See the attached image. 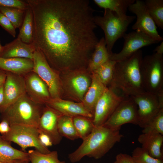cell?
<instances>
[{"label": "cell", "mask_w": 163, "mask_h": 163, "mask_svg": "<svg viewBox=\"0 0 163 163\" xmlns=\"http://www.w3.org/2000/svg\"><path fill=\"white\" fill-rule=\"evenodd\" d=\"M33 13L32 44L61 72L87 69L99 40L87 0H27Z\"/></svg>", "instance_id": "obj_1"}, {"label": "cell", "mask_w": 163, "mask_h": 163, "mask_svg": "<svg viewBox=\"0 0 163 163\" xmlns=\"http://www.w3.org/2000/svg\"><path fill=\"white\" fill-rule=\"evenodd\" d=\"M143 58L142 52L140 50L128 58L116 62L113 80L108 88L126 96L145 92L140 71Z\"/></svg>", "instance_id": "obj_2"}, {"label": "cell", "mask_w": 163, "mask_h": 163, "mask_svg": "<svg viewBox=\"0 0 163 163\" xmlns=\"http://www.w3.org/2000/svg\"><path fill=\"white\" fill-rule=\"evenodd\" d=\"M123 136L119 130L112 129L104 126H95L81 145L69 154V159L72 163H75L85 156L99 159L119 142Z\"/></svg>", "instance_id": "obj_3"}, {"label": "cell", "mask_w": 163, "mask_h": 163, "mask_svg": "<svg viewBox=\"0 0 163 163\" xmlns=\"http://www.w3.org/2000/svg\"><path fill=\"white\" fill-rule=\"evenodd\" d=\"M40 105L34 102L26 94L3 112V120H6L10 126L19 125L37 127L43 112Z\"/></svg>", "instance_id": "obj_4"}, {"label": "cell", "mask_w": 163, "mask_h": 163, "mask_svg": "<svg viewBox=\"0 0 163 163\" xmlns=\"http://www.w3.org/2000/svg\"><path fill=\"white\" fill-rule=\"evenodd\" d=\"M140 71L145 91L163 96V55L155 53L143 57Z\"/></svg>", "instance_id": "obj_5"}, {"label": "cell", "mask_w": 163, "mask_h": 163, "mask_svg": "<svg viewBox=\"0 0 163 163\" xmlns=\"http://www.w3.org/2000/svg\"><path fill=\"white\" fill-rule=\"evenodd\" d=\"M136 17L131 16L127 20L120 19L114 12L104 9L103 16H94V20L96 26L103 30L107 50L110 55L116 42L122 37L126 33L128 27L134 20Z\"/></svg>", "instance_id": "obj_6"}, {"label": "cell", "mask_w": 163, "mask_h": 163, "mask_svg": "<svg viewBox=\"0 0 163 163\" xmlns=\"http://www.w3.org/2000/svg\"><path fill=\"white\" fill-rule=\"evenodd\" d=\"M89 72L86 69L61 72L62 93L77 102H82L91 83V74L89 75Z\"/></svg>", "instance_id": "obj_7"}, {"label": "cell", "mask_w": 163, "mask_h": 163, "mask_svg": "<svg viewBox=\"0 0 163 163\" xmlns=\"http://www.w3.org/2000/svg\"><path fill=\"white\" fill-rule=\"evenodd\" d=\"M10 131L3 135L2 137L6 140L14 142L21 148L22 151L26 152L28 147H34L35 149L44 154L51 151L44 146L39 138V131L37 127L23 125L10 126Z\"/></svg>", "instance_id": "obj_8"}, {"label": "cell", "mask_w": 163, "mask_h": 163, "mask_svg": "<svg viewBox=\"0 0 163 163\" xmlns=\"http://www.w3.org/2000/svg\"><path fill=\"white\" fill-rule=\"evenodd\" d=\"M32 71L36 73L46 84L51 98H61L62 94L60 76L52 68L43 54L36 49L33 55Z\"/></svg>", "instance_id": "obj_9"}, {"label": "cell", "mask_w": 163, "mask_h": 163, "mask_svg": "<svg viewBox=\"0 0 163 163\" xmlns=\"http://www.w3.org/2000/svg\"><path fill=\"white\" fill-rule=\"evenodd\" d=\"M131 97L138 107L137 125L142 128L163 108V97L147 92Z\"/></svg>", "instance_id": "obj_10"}, {"label": "cell", "mask_w": 163, "mask_h": 163, "mask_svg": "<svg viewBox=\"0 0 163 163\" xmlns=\"http://www.w3.org/2000/svg\"><path fill=\"white\" fill-rule=\"evenodd\" d=\"M137 105L133 98L126 96L103 126L120 130L121 126L126 123L137 125Z\"/></svg>", "instance_id": "obj_11"}, {"label": "cell", "mask_w": 163, "mask_h": 163, "mask_svg": "<svg viewBox=\"0 0 163 163\" xmlns=\"http://www.w3.org/2000/svg\"><path fill=\"white\" fill-rule=\"evenodd\" d=\"M107 88L98 101L95 108L93 122L95 126H103L120 102L126 96Z\"/></svg>", "instance_id": "obj_12"}, {"label": "cell", "mask_w": 163, "mask_h": 163, "mask_svg": "<svg viewBox=\"0 0 163 163\" xmlns=\"http://www.w3.org/2000/svg\"><path fill=\"white\" fill-rule=\"evenodd\" d=\"M128 9L137 17L136 22L132 26L133 29L143 33L159 42L163 40V38L158 34L156 25L149 14L144 1L136 0Z\"/></svg>", "instance_id": "obj_13"}, {"label": "cell", "mask_w": 163, "mask_h": 163, "mask_svg": "<svg viewBox=\"0 0 163 163\" xmlns=\"http://www.w3.org/2000/svg\"><path fill=\"white\" fill-rule=\"evenodd\" d=\"M124 43L121 50L119 53H113L110 59L117 62L130 56L143 47L159 42L145 34L137 31L125 33L123 37Z\"/></svg>", "instance_id": "obj_14"}, {"label": "cell", "mask_w": 163, "mask_h": 163, "mask_svg": "<svg viewBox=\"0 0 163 163\" xmlns=\"http://www.w3.org/2000/svg\"><path fill=\"white\" fill-rule=\"evenodd\" d=\"M4 85V98L0 106L3 112L11 105L26 94L25 79L21 75L7 72Z\"/></svg>", "instance_id": "obj_15"}, {"label": "cell", "mask_w": 163, "mask_h": 163, "mask_svg": "<svg viewBox=\"0 0 163 163\" xmlns=\"http://www.w3.org/2000/svg\"><path fill=\"white\" fill-rule=\"evenodd\" d=\"M58 112L46 105L43 110L37 128L39 131L48 135L50 138L53 144H59L62 137L58 129V121L61 115Z\"/></svg>", "instance_id": "obj_16"}, {"label": "cell", "mask_w": 163, "mask_h": 163, "mask_svg": "<svg viewBox=\"0 0 163 163\" xmlns=\"http://www.w3.org/2000/svg\"><path fill=\"white\" fill-rule=\"evenodd\" d=\"M45 104L62 115L72 117L82 116L93 119V115L85 108L82 102H75L61 98H50Z\"/></svg>", "instance_id": "obj_17"}, {"label": "cell", "mask_w": 163, "mask_h": 163, "mask_svg": "<svg viewBox=\"0 0 163 163\" xmlns=\"http://www.w3.org/2000/svg\"><path fill=\"white\" fill-rule=\"evenodd\" d=\"M29 73L25 79L26 92L35 103L45 104L50 98L48 87L44 82L35 73Z\"/></svg>", "instance_id": "obj_18"}, {"label": "cell", "mask_w": 163, "mask_h": 163, "mask_svg": "<svg viewBox=\"0 0 163 163\" xmlns=\"http://www.w3.org/2000/svg\"><path fill=\"white\" fill-rule=\"evenodd\" d=\"M36 50L32 43H25L17 37L3 46L0 52V57L22 58L33 59Z\"/></svg>", "instance_id": "obj_19"}, {"label": "cell", "mask_w": 163, "mask_h": 163, "mask_svg": "<svg viewBox=\"0 0 163 163\" xmlns=\"http://www.w3.org/2000/svg\"><path fill=\"white\" fill-rule=\"evenodd\" d=\"M91 73V84L82 103L93 116L96 105L107 88L101 82L95 74L93 72Z\"/></svg>", "instance_id": "obj_20"}, {"label": "cell", "mask_w": 163, "mask_h": 163, "mask_svg": "<svg viewBox=\"0 0 163 163\" xmlns=\"http://www.w3.org/2000/svg\"><path fill=\"white\" fill-rule=\"evenodd\" d=\"M33 59L22 58H5L0 57V69L5 71L21 75L32 71Z\"/></svg>", "instance_id": "obj_21"}, {"label": "cell", "mask_w": 163, "mask_h": 163, "mask_svg": "<svg viewBox=\"0 0 163 163\" xmlns=\"http://www.w3.org/2000/svg\"><path fill=\"white\" fill-rule=\"evenodd\" d=\"M141 144L142 148L152 157L158 159H163L161 148L163 142V136L159 133H142L138 139Z\"/></svg>", "instance_id": "obj_22"}, {"label": "cell", "mask_w": 163, "mask_h": 163, "mask_svg": "<svg viewBox=\"0 0 163 163\" xmlns=\"http://www.w3.org/2000/svg\"><path fill=\"white\" fill-rule=\"evenodd\" d=\"M136 0H94L99 7L114 12L121 19L127 20L131 17L126 15L129 6Z\"/></svg>", "instance_id": "obj_23"}, {"label": "cell", "mask_w": 163, "mask_h": 163, "mask_svg": "<svg viewBox=\"0 0 163 163\" xmlns=\"http://www.w3.org/2000/svg\"><path fill=\"white\" fill-rule=\"evenodd\" d=\"M20 160L30 161L28 152L14 148L10 142L0 135V161L8 162Z\"/></svg>", "instance_id": "obj_24"}, {"label": "cell", "mask_w": 163, "mask_h": 163, "mask_svg": "<svg viewBox=\"0 0 163 163\" xmlns=\"http://www.w3.org/2000/svg\"><path fill=\"white\" fill-rule=\"evenodd\" d=\"M110 55L104 37L99 40L90 58L87 67L91 72L110 59Z\"/></svg>", "instance_id": "obj_25"}, {"label": "cell", "mask_w": 163, "mask_h": 163, "mask_svg": "<svg viewBox=\"0 0 163 163\" xmlns=\"http://www.w3.org/2000/svg\"><path fill=\"white\" fill-rule=\"evenodd\" d=\"M34 20L32 11L30 8L26 10L22 24L18 36L23 42L28 44L33 41Z\"/></svg>", "instance_id": "obj_26"}, {"label": "cell", "mask_w": 163, "mask_h": 163, "mask_svg": "<svg viewBox=\"0 0 163 163\" xmlns=\"http://www.w3.org/2000/svg\"><path fill=\"white\" fill-rule=\"evenodd\" d=\"M59 132L62 137L71 140H74L79 138L74 126L73 117L61 115L58 121Z\"/></svg>", "instance_id": "obj_27"}, {"label": "cell", "mask_w": 163, "mask_h": 163, "mask_svg": "<svg viewBox=\"0 0 163 163\" xmlns=\"http://www.w3.org/2000/svg\"><path fill=\"white\" fill-rule=\"evenodd\" d=\"M150 16L156 25L163 29V0H146L144 1Z\"/></svg>", "instance_id": "obj_28"}, {"label": "cell", "mask_w": 163, "mask_h": 163, "mask_svg": "<svg viewBox=\"0 0 163 163\" xmlns=\"http://www.w3.org/2000/svg\"><path fill=\"white\" fill-rule=\"evenodd\" d=\"M73 121L79 138L83 140L90 134L95 126L92 119L85 116L73 117Z\"/></svg>", "instance_id": "obj_29"}, {"label": "cell", "mask_w": 163, "mask_h": 163, "mask_svg": "<svg viewBox=\"0 0 163 163\" xmlns=\"http://www.w3.org/2000/svg\"><path fill=\"white\" fill-rule=\"evenodd\" d=\"M116 62L110 59L92 72L96 74L101 82L107 88L110 86L113 80Z\"/></svg>", "instance_id": "obj_30"}, {"label": "cell", "mask_w": 163, "mask_h": 163, "mask_svg": "<svg viewBox=\"0 0 163 163\" xmlns=\"http://www.w3.org/2000/svg\"><path fill=\"white\" fill-rule=\"evenodd\" d=\"M28 153L31 163H66L65 161L59 160L56 151L44 154L36 149L31 150Z\"/></svg>", "instance_id": "obj_31"}, {"label": "cell", "mask_w": 163, "mask_h": 163, "mask_svg": "<svg viewBox=\"0 0 163 163\" xmlns=\"http://www.w3.org/2000/svg\"><path fill=\"white\" fill-rule=\"evenodd\" d=\"M26 11L16 8L0 7V12L10 20L16 29L21 27Z\"/></svg>", "instance_id": "obj_32"}, {"label": "cell", "mask_w": 163, "mask_h": 163, "mask_svg": "<svg viewBox=\"0 0 163 163\" xmlns=\"http://www.w3.org/2000/svg\"><path fill=\"white\" fill-rule=\"evenodd\" d=\"M142 133H153L163 135V108L151 121L143 128Z\"/></svg>", "instance_id": "obj_33"}, {"label": "cell", "mask_w": 163, "mask_h": 163, "mask_svg": "<svg viewBox=\"0 0 163 163\" xmlns=\"http://www.w3.org/2000/svg\"><path fill=\"white\" fill-rule=\"evenodd\" d=\"M131 156L135 163H163L162 160L152 157L141 147L136 148Z\"/></svg>", "instance_id": "obj_34"}, {"label": "cell", "mask_w": 163, "mask_h": 163, "mask_svg": "<svg viewBox=\"0 0 163 163\" xmlns=\"http://www.w3.org/2000/svg\"><path fill=\"white\" fill-rule=\"evenodd\" d=\"M0 7L16 8L26 10L30 6L26 0H0Z\"/></svg>", "instance_id": "obj_35"}, {"label": "cell", "mask_w": 163, "mask_h": 163, "mask_svg": "<svg viewBox=\"0 0 163 163\" xmlns=\"http://www.w3.org/2000/svg\"><path fill=\"white\" fill-rule=\"evenodd\" d=\"M0 26L13 37H15L16 29L10 20L4 14L0 12Z\"/></svg>", "instance_id": "obj_36"}, {"label": "cell", "mask_w": 163, "mask_h": 163, "mask_svg": "<svg viewBox=\"0 0 163 163\" xmlns=\"http://www.w3.org/2000/svg\"><path fill=\"white\" fill-rule=\"evenodd\" d=\"M114 163H135L132 157L129 155L120 153L116 157Z\"/></svg>", "instance_id": "obj_37"}, {"label": "cell", "mask_w": 163, "mask_h": 163, "mask_svg": "<svg viewBox=\"0 0 163 163\" xmlns=\"http://www.w3.org/2000/svg\"><path fill=\"white\" fill-rule=\"evenodd\" d=\"M39 138L41 142L47 147L52 146L53 144L50 137L45 134L39 131Z\"/></svg>", "instance_id": "obj_38"}, {"label": "cell", "mask_w": 163, "mask_h": 163, "mask_svg": "<svg viewBox=\"0 0 163 163\" xmlns=\"http://www.w3.org/2000/svg\"><path fill=\"white\" fill-rule=\"evenodd\" d=\"M10 126L8 122L5 120L0 122V133L2 135L7 133L10 130Z\"/></svg>", "instance_id": "obj_39"}, {"label": "cell", "mask_w": 163, "mask_h": 163, "mask_svg": "<svg viewBox=\"0 0 163 163\" xmlns=\"http://www.w3.org/2000/svg\"><path fill=\"white\" fill-rule=\"evenodd\" d=\"M6 76V72L5 71L0 69V87L4 84Z\"/></svg>", "instance_id": "obj_40"}, {"label": "cell", "mask_w": 163, "mask_h": 163, "mask_svg": "<svg viewBox=\"0 0 163 163\" xmlns=\"http://www.w3.org/2000/svg\"><path fill=\"white\" fill-rule=\"evenodd\" d=\"M154 51L158 54L163 55V42L162 41L160 44L157 46L154 50Z\"/></svg>", "instance_id": "obj_41"}, {"label": "cell", "mask_w": 163, "mask_h": 163, "mask_svg": "<svg viewBox=\"0 0 163 163\" xmlns=\"http://www.w3.org/2000/svg\"><path fill=\"white\" fill-rule=\"evenodd\" d=\"M4 85L0 87V106L2 103L4 98Z\"/></svg>", "instance_id": "obj_42"}, {"label": "cell", "mask_w": 163, "mask_h": 163, "mask_svg": "<svg viewBox=\"0 0 163 163\" xmlns=\"http://www.w3.org/2000/svg\"><path fill=\"white\" fill-rule=\"evenodd\" d=\"M29 161L24 160L8 162L0 161V163H29Z\"/></svg>", "instance_id": "obj_43"}, {"label": "cell", "mask_w": 163, "mask_h": 163, "mask_svg": "<svg viewBox=\"0 0 163 163\" xmlns=\"http://www.w3.org/2000/svg\"><path fill=\"white\" fill-rule=\"evenodd\" d=\"M3 46H2L1 44V40L0 39V52L1 51L2 49V48Z\"/></svg>", "instance_id": "obj_44"}]
</instances>
